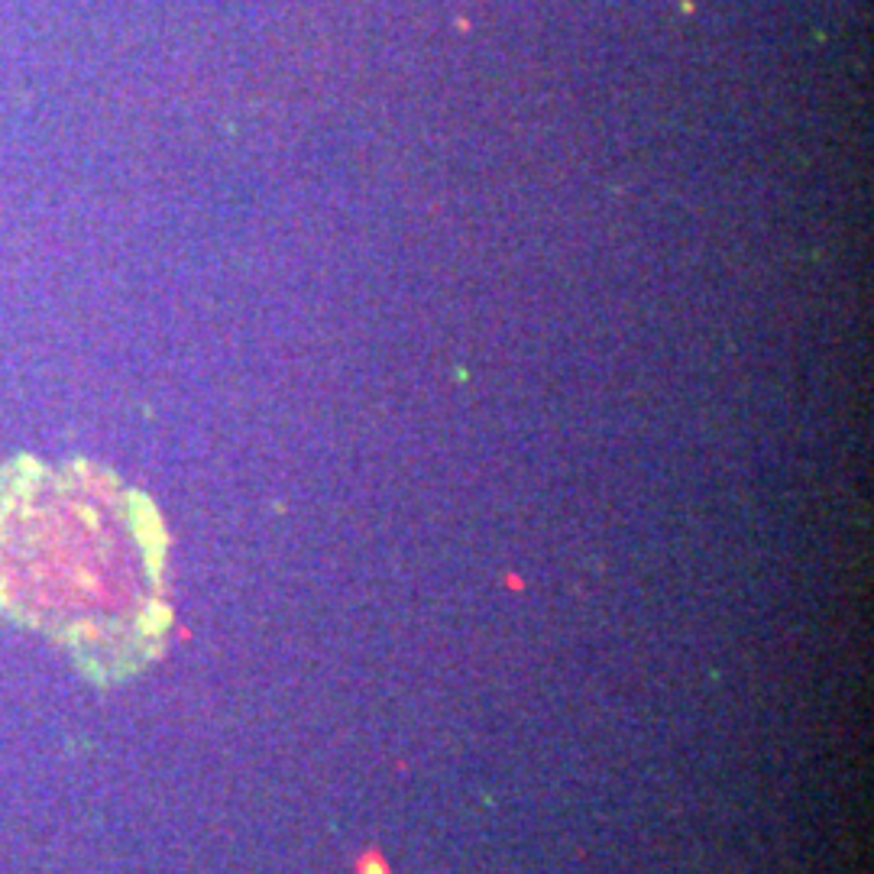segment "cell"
Here are the masks:
<instances>
[{"mask_svg": "<svg viewBox=\"0 0 874 874\" xmlns=\"http://www.w3.org/2000/svg\"><path fill=\"white\" fill-rule=\"evenodd\" d=\"M0 616L58 642L111 683L156 654L162 531L139 492L91 463L20 457L0 470Z\"/></svg>", "mask_w": 874, "mask_h": 874, "instance_id": "1", "label": "cell"}]
</instances>
